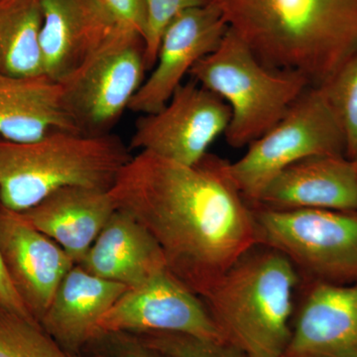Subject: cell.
I'll return each instance as SVG.
<instances>
[{
	"mask_svg": "<svg viewBox=\"0 0 357 357\" xmlns=\"http://www.w3.org/2000/svg\"><path fill=\"white\" fill-rule=\"evenodd\" d=\"M229 164L208 153L188 166L139 151L109 190L115 210L149 232L167 269L201 299L258 243L252 206L232 180Z\"/></svg>",
	"mask_w": 357,
	"mask_h": 357,
	"instance_id": "1",
	"label": "cell"
},
{
	"mask_svg": "<svg viewBox=\"0 0 357 357\" xmlns=\"http://www.w3.org/2000/svg\"><path fill=\"white\" fill-rule=\"evenodd\" d=\"M227 24L275 70L323 86L357 50V0H215Z\"/></svg>",
	"mask_w": 357,
	"mask_h": 357,
	"instance_id": "2",
	"label": "cell"
},
{
	"mask_svg": "<svg viewBox=\"0 0 357 357\" xmlns=\"http://www.w3.org/2000/svg\"><path fill=\"white\" fill-rule=\"evenodd\" d=\"M302 282L287 256L256 243L202 298L223 338L249 357H282Z\"/></svg>",
	"mask_w": 357,
	"mask_h": 357,
	"instance_id": "3",
	"label": "cell"
},
{
	"mask_svg": "<svg viewBox=\"0 0 357 357\" xmlns=\"http://www.w3.org/2000/svg\"><path fill=\"white\" fill-rule=\"evenodd\" d=\"M131 158L114 134L57 132L30 142L0 137V204L22 213L67 187L109 191Z\"/></svg>",
	"mask_w": 357,
	"mask_h": 357,
	"instance_id": "4",
	"label": "cell"
},
{
	"mask_svg": "<svg viewBox=\"0 0 357 357\" xmlns=\"http://www.w3.org/2000/svg\"><path fill=\"white\" fill-rule=\"evenodd\" d=\"M189 76L229 105L231 116L225 135L234 148L248 146L261 137L312 86L300 73L262 64L230 28Z\"/></svg>",
	"mask_w": 357,
	"mask_h": 357,
	"instance_id": "5",
	"label": "cell"
},
{
	"mask_svg": "<svg viewBox=\"0 0 357 357\" xmlns=\"http://www.w3.org/2000/svg\"><path fill=\"white\" fill-rule=\"evenodd\" d=\"M252 208L258 243L287 256L303 281L357 282V211Z\"/></svg>",
	"mask_w": 357,
	"mask_h": 357,
	"instance_id": "6",
	"label": "cell"
},
{
	"mask_svg": "<svg viewBox=\"0 0 357 357\" xmlns=\"http://www.w3.org/2000/svg\"><path fill=\"white\" fill-rule=\"evenodd\" d=\"M344 155V134L319 86H310L278 123L229 164L232 180L253 204L284 169L307 157Z\"/></svg>",
	"mask_w": 357,
	"mask_h": 357,
	"instance_id": "7",
	"label": "cell"
},
{
	"mask_svg": "<svg viewBox=\"0 0 357 357\" xmlns=\"http://www.w3.org/2000/svg\"><path fill=\"white\" fill-rule=\"evenodd\" d=\"M147 70L142 37L117 29L59 82L63 105L77 130L86 135L112 133L146 79Z\"/></svg>",
	"mask_w": 357,
	"mask_h": 357,
	"instance_id": "8",
	"label": "cell"
},
{
	"mask_svg": "<svg viewBox=\"0 0 357 357\" xmlns=\"http://www.w3.org/2000/svg\"><path fill=\"white\" fill-rule=\"evenodd\" d=\"M230 116L225 100L192 79L181 84L158 112L140 116L130 148L195 165L225 133Z\"/></svg>",
	"mask_w": 357,
	"mask_h": 357,
	"instance_id": "9",
	"label": "cell"
},
{
	"mask_svg": "<svg viewBox=\"0 0 357 357\" xmlns=\"http://www.w3.org/2000/svg\"><path fill=\"white\" fill-rule=\"evenodd\" d=\"M107 333H182L225 340L204 304L168 269L128 288L98 323Z\"/></svg>",
	"mask_w": 357,
	"mask_h": 357,
	"instance_id": "10",
	"label": "cell"
},
{
	"mask_svg": "<svg viewBox=\"0 0 357 357\" xmlns=\"http://www.w3.org/2000/svg\"><path fill=\"white\" fill-rule=\"evenodd\" d=\"M229 29L215 2L178 16L162 35L156 62L128 110L147 114L161 109L194 66L218 48Z\"/></svg>",
	"mask_w": 357,
	"mask_h": 357,
	"instance_id": "11",
	"label": "cell"
},
{
	"mask_svg": "<svg viewBox=\"0 0 357 357\" xmlns=\"http://www.w3.org/2000/svg\"><path fill=\"white\" fill-rule=\"evenodd\" d=\"M0 253L14 289L40 324L59 285L76 263L20 213L1 204Z\"/></svg>",
	"mask_w": 357,
	"mask_h": 357,
	"instance_id": "12",
	"label": "cell"
},
{
	"mask_svg": "<svg viewBox=\"0 0 357 357\" xmlns=\"http://www.w3.org/2000/svg\"><path fill=\"white\" fill-rule=\"evenodd\" d=\"M285 357H357V282H301Z\"/></svg>",
	"mask_w": 357,
	"mask_h": 357,
	"instance_id": "13",
	"label": "cell"
},
{
	"mask_svg": "<svg viewBox=\"0 0 357 357\" xmlns=\"http://www.w3.org/2000/svg\"><path fill=\"white\" fill-rule=\"evenodd\" d=\"M41 8L43 74L58 83L121 28L96 0H41Z\"/></svg>",
	"mask_w": 357,
	"mask_h": 357,
	"instance_id": "14",
	"label": "cell"
},
{
	"mask_svg": "<svg viewBox=\"0 0 357 357\" xmlns=\"http://www.w3.org/2000/svg\"><path fill=\"white\" fill-rule=\"evenodd\" d=\"M252 206L278 211H357V160L344 155L301 160L279 173Z\"/></svg>",
	"mask_w": 357,
	"mask_h": 357,
	"instance_id": "15",
	"label": "cell"
},
{
	"mask_svg": "<svg viewBox=\"0 0 357 357\" xmlns=\"http://www.w3.org/2000/svg\"><path fill=\"white\" fill-rule=\"evenodd\" d=\"M128 289L75 264L59 285L40 325L66 351L79 354L100 335L98 323Z\"/></svg>",
	"mask_w": 357,
	"mask_h": 357,
	"instance_id": "16",
	"label": "cell"
},
{
	"mask_svg": "<svg viewBox=\"0 0 357 357\" xmlns=\"http://www.w3.org/2000/svg\"><path fill=\"white\" fill-rule=\"evenodd\" d=\"M114 211L109 191L67 187L20 213L79 264Z\"/></svg>",
	"mask_w": 357,
	"mask_h": 357,
	"instance_id": "17",
	"label": "cell"
},
{
	"mask_svg": "<svg viewBox=\"0 0 357 357\" xmlns=\"http://www.w3.org/2000/svg\"><path fill=\"white\" fill-rule=\"evenodd\" d=\"M105 280L135 287L167 269L163 253L135 218L115 210L79 263Z\"/></svg>",
	"mask_w": 357,
	"mask_h": 357,
	"instance_id": "18",
	"label": "cell"
},
{
	"mask_svg": "<svg viewBox=\"0 0 357 357\" xmlns=\"http://www.w3.org/2000/svg\"><path fill=\"white\" fill-rule=\"evenodd\" d=\"M67 131L79 132L64 109L58 82L45 75H0V137L30 142Z\"/></svg>",
	"mask_w": 357,
	"mask_h": 357,
	"instance_id": "19",
	"label": "cell"
},
{
	"mask_svg": "<svg viewBox=\"0 0 357 357\" xmlns=\"http://www.w3.org/2000/svg\"><path fill=\"white\" fill-rule=\"evenodd\" d=\"M41 25V0H0V75H44Z\"/></svg>",
	"mask_w": 357,
	"mask_h": 357,
	"instance_id": "20",
	"label": "cell"
},
{
	"mask_svg": "<svg viewBox=\"0 0 357 357\" xmlns=\"http://www.w3.org/2000/svg\"><path fill=\"white\" fill-rule=\"evenodd\" d=\"M0 357H73L37 321L0 306Z\"/></svg>",
	"mask_w": 357,
	"mask_h": 357,
	"instance_id": "21",
	"label": "cell"
},
{
	"mask_svg": "<svg viewBox=\"0 0 357 357\" xmlns=\"http://www.w3.org/2000/svg\"><path fill=\"white\" fill-rule=\"evenodd\" d=\"M319 88L342 128L345 156L357 160V50Z\"/></svg>",
	"mask_w": 357,
	"mask_h": 357,
	"instance_id": "22",
	"label": "cell"
},
{
	"mask_svg": "<svg viewBox=\"0 0 357 357\" xmlns=\"http://www.w3.org/2000/svg\"><path fill=\"white\" fill-rule=\"evenodd\" d=\"M167 357H249L227 340H210L182 333H134Z\"/></svg>",
	"mask_w": 357,
	"mask_h": 357,
	"instance_id": "23",
	"label": "cell"
},
{
	"mask_svg": "<svg viewBox=\"0 0 357 357\" xmlns=\"http://www.w3.org/2000/svg\"><path fill=\"white\" fill-rule=\"evenodd\" d=\"M213 2L215 0H146V29L143 41L148 70H151L156 62L160 41L167 27L185 11Z\"/></svg>",
	"mask_w": 357,
	"mask_h": 357,
	"instance_id": "24",
	"label": "cell"
},
{
	"mask_svg": "<svg viewBox=\"0 0 357 357\" xmlns=\"http://www.w3.org/2000/svg\"><path fill=\"white\" fill-rule=\"evenodd\" d=\"M86 349L96 357H167L131 333H102Z\"/></svg>",
	"mask_w": 357,
	"mask_h": 357,
	"instance_id": "25",
	"label": "cell"
},
{
	"mask_svg": "<svg viewBox=\"0 0 357 357\" xmlns=\"http://www.w3.org/2000/svg\"><path fill=\"white\" fill-rule=\"evenodd\" d=\"M122 29L144 37L146 29V0H96Z\"/></svg>",
	"mask_w": 357,
	"mask_h": 357,
	"instance_id": "26",
	"label": "cell"
},
{
	"mask_svg": "<svg viewBox=\"0 0 357 357\" xmlns=\"http://www.w3.org/2000/svg\"><path fill=\"white\" fill-rule=\"evenodd\" d=\"M0 306L17 312L25 318L35 321L29 311H28L27 307H25L24 303L20 299L15 289H14L10 279H9L6 266L3 264V260H2L1 253H0Z\"/></svg>",
	"mask_w": 357,
	"mask_h": 357,
	"instance_id": "27",
	"label": "cell"
},
{
	"mask_svg": "<svg viewBox=\"0 0 357 357\" xmlns=\"http://www.w3.org/2000/svg\"><path fill=\"white\" fill-rule=\"evenodd\" d=\"M282 357H285V356H282Z\"/></svg>",
	"mask_w": 357,
	"mask_h": 357,
	"instance_id": "28",
	"label": "cell"
}]
</instances>
